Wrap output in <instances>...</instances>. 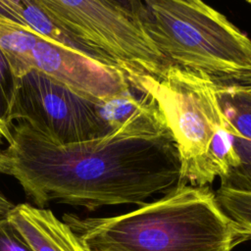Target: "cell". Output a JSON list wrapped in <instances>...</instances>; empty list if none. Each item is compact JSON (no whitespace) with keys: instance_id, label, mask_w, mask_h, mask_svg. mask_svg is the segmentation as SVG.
Listing matches in <instances>:
<instances>
[{"instance_id":"6da1fadb","label":"cell","mask_w":251,"mask_h":251,"mask_svg":"<svg viewBox=\"0 0 251 251\" xmlns=\"http://www.w3.org/2000/svg\"><path fill=\"white\" fill-rule=\"evenodd\" d=\"M141 106L107 134L56 144L24 121L12 125L2 150L3 174L14 176L38 207L55 201L89 211L144 205L181 185L176 143L155 102Z\"/></svg>"},{"instance_id":"7a4b0ae2","label":"cell","mask_w":251,"mask_h":251,"mask_svg":"<svg viewBox=\"0 0 251 251\" xmlns=\"http://www.w3.org/2000/svg\"><path fill=\"white\" fill-rule=\"evenodd\" d=\"M63 221L89 251H226L248 240L207 185H178L120 216Z\"/></svg>"},{"instance_id":"3957f363","label":"cell","mask_w":251,"mask_h":251,"mask_svg":"<svg viewBox=\"0 0 251 251\" xmlns=\"http://www.w3.org/2000/svg\"><path fill=\"white\" fill-rule=\"evenodd\" d=\"M142 2V26L172 65L214 79L251 74V39L203 0Z\"/></svg>"},{"instance_id":"277c9868","label":"cell","mask_w":251,"mask_h":251,"mask_svg":"<svg viewBox=\"0 0 251 251\" xmlns=\"http://www.w3.org/2000/svg\"><path fill=\"white\" fill-rule=\"evenodd\" d=\"M132 88L150 97L163 115L176 143L181 162V185H197L204 159L227 119L211 76L169 66L158 76L126 75Z\"/></svg>"},{"instance_id":"5b68a950","label":"cell","mask_w":251,"mask_h":251,"mask_svg":"<svg viewBox=\"0 0 251 251\" xmlns=\"http://www.w3.org/2000/svg\"><path fill=\"white\" fill-rule=\"evenodd\" d=\"M56 22L110 58L126 75H161L172 64L143 26L101 0H33Z\"/></svg>"},{"instance_id":"8992f818","label":"cell","mask_w":251,"mask_h":251,"mask_svg":"<svg viewBox=\"0 0 251 251\" xmlns=\"http://www.w3.org/2000/svg\"><path fill=\"white\" fill-rule=\"evenodd\" d=\"M99 102L31 69L18 77L10 121H24L56 144L101 137L112 129L102 119Z\"/></svg>"},{"instance_id":"52a82bcc","label":"cell","mask_w":251,"mask_h":251,"mask_svg":"<svg viewBox=\"0 0 251 251\" xmlns=\"http://www.w3.org/2000/svg\"><path fill=\"white\" fill-rule=\"evenodd\" d=\"M30 69L38 70L97 102L132 91L125 72L36 35L29 54Z\"/></svg>"},{"instance_id":"ba28073f","label":"cell","mask_w":251,"mask_h":251,"mask_svg":"<svg viewBox=\"0 0 251 251\" xmlns=\"http://www.w3.org/2000/svg\"><path fill=\"white\" fill-rule=\"evenodd\" d=\"M223 111L230 125L238 165L221 179V188L251 192V99L234 84L215 79Z\"/></svg>"},{"instance_id":"9c48e42d","label":"cell","mask_w":251,"mask_h":251,"mask_svg":"<svg viewBox=\"0 0 251 251\" xmlns=\"http://www.w3.org/2000/svg\"><path fill=\"white\" fill-rule=\"evenodd\" d=\"M7 219L34 251H89L74 230L49 209L22 203L15 205Z\"/></svg>"},{"instance_id":"30bf717a","label":"cell","mask_w":251,"mask_h":251,"mask_svg":"<svg viewBox=\"0 0 251 251\" xmlns=\"http://www.w3.org/2000/svg\"><path fill=\"white\" fill-rule=\"evenodd\" d=\"M3 1L22 19L25 25L36 34L103 63L117 66L101 51L56 22L33 0Z\"/></svg>"},{"instance_id":"8fae6325","label":"cell","mask_w":251,"mask_h":251,"mask_svg":"<svg viewBox=\"0 0 251 251\" xmlns=\"http://www.w3.org/2000/svg\"><path fill=\"white\" fill-rule=\"evenodd\" d=\"M36 33L28 27L0 22V48L17 77L29 72V54Z\"/></svg>"},{"instance_id":"7c38bea8","label":"cell","mask_w":251,"mask_h":251,"mask_svg":"<svg viewBox=\"0 0 251 251\" xmlns=\"http://www.w3.org/2000/svg\"><path fill=\"white\" fill-rule=\"evenodd\" d=\"M215 195L224 213L251 239V192L220 187Z\"/></svg>"},{"instance_id":"4fadbf2b","label":"cell","mask_w":251,"mask_h":251,"mask_svg":"<svg viewBox=\"0 0 251 251\" xmlns=\"http://www.w3.org/2000/svg\"><path fill=\"white\" fill-rule=\"evenodd\" d=\"M18 77L14 74L11 65L0 48V133L8 139L11 132L10 121L11 109L17 88Z\"/></svg>"},{"instance_id":"5bb4252c","label":"cell","mask_w":251,"mask_h":251,"mask_svg":"<svg viewBox=\"0 0 251 251\" xmlns=\"http://www.w3.org/2000/svg\"><path fill=\"white\" fill-rule=\"evenodd\" d=\"M143 97L138 98L132 91L111 98L109 100L99 102V112L107 124V126L113 129L123 124L128 119L143 103Z\"/></svg>"},{"instance_id":"9a60e30c","label":"cell","mask_w":251,"mask_h":251,"mask_svg":"<svg viewBox=\"0 0 251 251\" xmlns=\"http://www.w3.org/2000/svg\"><path fill=\"white\" fill-rule=\"evenodd\" d=\"M0 251H34V249L6 218L0 221Z\"/></svg>"},{"instance_id":"2e32d148","label":"cell","mask_w":251,"mask_h":251,"mask_svg":"<svg viewBox=\"0 0 251 251\" xmlns=\"http://www.w3.org/2000/svg\"><path fill=\"white\" fill-rule=\"evenodd\" d=\"M127 15L134 21L138 22L141 25V22L145 13L142 0H101Z\"/></svg>"},{"instance_id":"e0dca14e","label":"cell","mask_w":251,"mask_h":251,"mask_svg":"<svg viewBox=\"0 0 251 251\" xmlns=\"http://www.w3.org/2000/svg\"><path fill=\"white\" fill-rule=\"evenodd\" d=\"M0 22L10 23L27 27L22 21V19L11 8H9L3 0H0Z\"/></svg>"},{"instance_id":"ac0fdd59","label":"cell","mask_w":251,"mask_h":251,"mask_svg":"<svg viewBox=\"0 0 251 251\" xmlns=\"http://www.w3.org/2000/svg\"><path fill=\"white\" fill-rule=\"evenodd\" d=\"M1 138H3V137L0 135V143H1ZM1 174H3L2 150H0V175ZM14 207H15V205L0 190V221L6 219Z\"/></svg>"},{"instance_id":"d6986e66","label":"cell","mask_w":251,"mask_h":251,"mask_svg":"<svg viewBox=\"0 0 251 251\" xmlns=\"http://www.w3.org/2000/svg\"><path fill=\"white\" fill-rule=\"evenodd\" d=\"M222 80H226L234 84L241 92H243L245 95H247L251 99V74L232 77V78H226Z\"/></svg>"},{"instance_id":"ffe728a7","label":"cell","mask_w":251,"mask_h":251,"mask_svg":"<svg viewBox=\"0 0 251 251\" xmlns=\"http://www.w3.org/2000/svg\"><path fill=\"white\" fill-rule=\"evenodd\" d=\"M246 1H247L248 3H250V4H251V0H246Z\"/></svg>"},{"instance_id":"44dd1931","label":"cell","mask_w":251,"mask_h":251,"mask_svg":"<svg viewBox=\"0 0 251 251\" xmlns=\"http://www.w3.org/2000/svg\"><path fill=\"white\" fill-rule=\"evenodd\" d=\"M226 251H231V250H226Z\"/></svg>"},{"instance_id":"7402d4cb","label":"cell","mask_w":251,"mask_h":251,"mask_svg":"<svg viewBox=\"0 0 251 251\" xmlns=\"http://www.w3.org/2000/svg\"><path fill=\"white\" fill-rule=\"evenodd\" d=\"M0 135H1V133H0ZM1 136H2V135H1Z\"/></svg>"}]
</instances>
